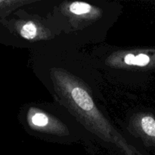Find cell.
<instances>
[{"label":"cell","instance_id":"6da1fadb","mask_svg":"<svg viewBox=\"0 0 155 155\" xmlns=\"http://www.w3.org/2000/svg\"><path fill=\"white\" fill-rule=\"evenodd\" d=\"M54 80L59 87L61 94L66 98L77 114L83 120L85 124L95 134L103 139L116 144L125 152L131 154L135 149L109 124L107 120L98 111L87 91L67 74L59 71L54 72Z\"/></svg>","mask_w":155,"mask_h":155},{"label":"cell","instance_id":"7a4b0ae2","mask_svg":"<svg viewBox=\"0 0 155 155\" xmlns=\"http://www.w3.org/2000/svg\"><path fill=\"white\" fill-rule=\"evenodd\" d=\"M133 127L145 145L155 147V118L152 115H136L133 120Z\"/></svg>","mask_w":155,"mask_h":155},{"label":"cell","instance_id":"3957f363","mask_svg":"<svg viewBox=\"0 0 155 155\" xmlns=\"http://www.w3.org/2000/svg\"><path fill=\"white\" fill-rule=\"evenodd\" d=\"M124 61L128 65L145 67L149 64L150 62L151 61V58L145 53H139L137 55L130 53L124 57Z\"/></svg>","mask_w":155,"mask_h":155},{"label":"cell","instance_id":"277c9868","mask_svg":"<svg viewBox=\"0 0 155 155\" xmlns=\"http://www.w3.org/2000/svg\"><path fill=\"white\" fill-rule=\"evenodd\" d=\"M20 33L22 37L27 39H32L37 35V27L33 22H27L22 26Z\"/></svg>","mask_w":155,"mask_h":155},{"label":"cell","instance_id":"5b68a950","mask_svg":"<svg viewBox=\"0 0 155 155\" xmlns=\"http://www.w3.org/2000/svg\"><path fill=\"white\" fill-rule=\"evenodd\" d=\"M69 8L71 13L74 14V15H82L89 13L92 10V6L87 3L75 2L70 5Z\"/></svg>","mask_w":155,"mask_h":155},{"label":"cell","instance_id":"8992f818","mask_svg":"<svg viewBox=\"0 0 155 155\" xmlns=\"http://www.w3.org/2000/svg\"><path fill=\"white\" fill-rule=\"evenodd\" d=\"M48 117L42 113H36L31 117V122L36 127H46L48 124Z\"/></svg>","mask_w":155,"mask_h":155},{"label":"cell","instance_id":"52a82bcc","mask_svg":"<svg viewBox=\"0 0 155 155\" xmlns=\"http://www.w3.org/2000/svg\"><path fill=\"white\" fill-rule=\"evenodd\" d=\"M130 155H142V154H140V153H139V151H137L136 149H135L134 151H133V152H132V154H130Z\"/></svg>","mask_w":155,"mask_h":155}]
</instances>
